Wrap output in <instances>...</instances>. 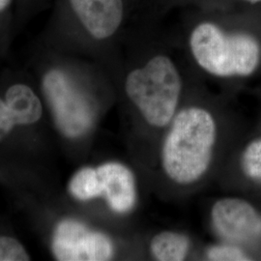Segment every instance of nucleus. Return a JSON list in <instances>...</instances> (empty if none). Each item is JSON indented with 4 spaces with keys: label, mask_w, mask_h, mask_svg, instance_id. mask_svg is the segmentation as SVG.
<instances>
[{
    "label": "nucleus",
    "mask_w": 261,
    "mask_h": 261,
    "mask_svg": "<svg viewBox=\"0 0 261 261\" xmlns=\"http://www.w3.org/2000/svg\"><path fill=\"white\" fill-rule=\"evenodd\" d=\"M217 137L211 112L200 107L177 112L161 147V165L167 177L181 186L203 177L212 163Z\"/></svg>",
    "instance_id": "f257e3e1"
},
{
    "label": "nucleus",
    "mask_w": 261,
    "mask_h": 261,
    "mask_svg": "<svg viewBox=\"0 0 261 261\" xmlns=\"http://www.w3.org/2000/svg\"><path fill=\"white\" fill-rule=\"evenodd\" d=\"M188 45L196 65L216 77L248 76L260 62V44L256 38L226 30L216 19H199L194 23Z\"/></svg>",
    "instance_id": "f03ea898"
},
{
    "label": "nucleus",
    "mask_w": 261,
    "mask_h": 261,
    "mask_svg": "<svg viewBox=\"0 0 261 261\" xmlns=\"http://www.w3.org/2000/svg\"><path fill=\"white\" fill-rule=\"evenodd\" d=\"M183 89L182 76L174 61L155 55L133 69L125 80V92L144 121L164 128L177 113Z\"/></svg>",
    "instance_id": "7ed1b4c3"
},
{
    "label": "nucleus",
    "mask_w": 261,
    "mask_h": 261,
    "mask_svg": "<svg viewBox=\"0 0 261 261\" xmlns=\"http://www.w3.org/2000/svg\"><path fill=\"white\" fill-rule=\"evenodd\" d=\"M68 190L80 201L103 197L109 207L117 214L130 212L138 198L134 172L118 162L79 169L71 178Z\"/></svg>",
    "instance_id": "20e7f679"
},
{
    "label": "nucleus",
    "mask_w": 261,
    "mask_h": 261,
    "mask_svg": "<svg viewBox=\"0 0 261 261\" xmlns=\"http://www.w3.org/2000/svg\"><path fill=\"white\" fill-rule=\"evenodd\" d=\"M43 88L56 125L70 139H79L91 129L94 121L92 105L73 82L59 70L47 72Z\"/></svg>",
    "instance_id": "39448f33"
},
{
    "label": "nucleus",
    "mask_w": 261,
    "mask_h": 261,
    "mask_svg": "<svg viewBox=\"0 0 261 261\" xmlns=\"http://www.w3.org/2000/svg\"><path fill=\"white\" fill-rule=\"evenodd\" d=\"M51 245L57 260H110L114 254L109 236L72 219L57 224Z\"/></svg>",
    "instance_id": "423d86ee"
},
{
    "label": "nucleus",
    "mask_w": 261,
    "mask_h": 261,
    "mask_svg": "<svg viewBox=\"0 0 261 261\" xmlns=\"http://www.w3.org/2000/svg\"><path fill=\"white\" fill-rule=\"evenodd\" d=\"M210 216L215 232L225 242L241 246L261 239V214L242 198L219 199L212 206Z\"/></svg>",
    "instance_id": "0eeeda50"
},
{
    "label": "nucleus",
    "mask_w": 261,
    "mask_h": 261,
    "mask_svg": "<svg viewBox=\"0 0 261 261\" xmlns=\"http://www.w3.org/2000/svg\"><path fill=\"white\" fill-rule=\"evenodd\" d=\"M77 19L97 40L112 37L125 17L124 0H70Z\"/></svg>",
    "instance_id": "6e6552de"
},
{
    "label": "nucleus",
    "mask_w": 261,
    "mask_h": 261,
    "mask_svg": "<svg viewBox=\"0 0 261 261\" xmlns=\"http://www.w3.org/2000/svg\"><path fill=\"white\" fill-rule=\"evenodd\" d=\"M4 101L17 126L34 125L42 118V102L37 94L25 84L10 86Z\"/></svg>",
    "instance_id": "1a4fd4ad"
},
{
    "label": "nucleus",
    "mask_w": 261,
    "mask_h": 261,
    "mask_svg": "<svg viewBox=\"0 0 261 261\" xmlns=\"http://www.w3.org/2000/svg\"><path fill=\"white\" fill-rule=\"evenodd\" d=\"M190 246L191 241L185 234L166 230L151 239L149 249L156 260L181 261L186 258Z\"/></svg>",
    "instance_id": "9d476101"
},
{
    "label": "nucleus",
    "mask_w": 261,
    "mask_h": 261,
    "mask_svg": "<svg viewBox=\"0 0 261 261\" xmlns=\"http://www.w3.org/2000/svg\"><path fill=\"white\" fill-rule=\"evenodd\" d=\"M241 168L247 177L261 181V138L252 141L244 150Z\"/></svg>",
    "instance_id": "9b49d317"
},
{
    "label": "nucleus",
    "mask_w": 261,
    "mask_h": 261,
    "mask_svg": "<svg viewBox=\"0 0 261 261\" xmlns=\"http://www.w3.org/2000/svg\"><path fill=\"white\" fill-rule=\"evenodd\" d=\"M206 256L209 260L213 261L250 260V257L240 246L228 242L209 247L206 251Z\"/></svg>",
    "instance_id": "f8f14e48"
},
{
    "label": "nucleus",
    "mask_w": 261,
    "mask_h": 261,
    "mask_svg": "<svg viewBox=\"0 0 261 261\" xmlns=\"http://www.w3.org/2000/svg\"><path fill=\"white\" fill-rule=\"evenodd\" d=\"M30 259L28 251L19 240L0 235V261H25Z\"/></svg>",
    "instance_id": "ddd939ff"
},
{
    "label": "nucleus",
    "mask_w": 261,
    "mask_h": 261,
    "mask_svg": "<svg viewBox=\"0 0 261 261\" xmlns=\"http://www.w3.org/2000/svg\"><path fill=\"white\" fill-rule=\"evenodd\" d=\"M16 126L5 101L0 99V142L9 136Z\"/></svg>",
    "instance_id": "4468645a"
},
{
    "label": "nucleus",
    "mask_w": 261,
    "mask_h": 261,
    "mask_svg": "<svg viewBox=\"0 0 261 261\" xmlns=\"http://www.w3.org/2000/svg\"><path fill=\"white\" fill-rule=\"evenodd\" d=\"M11 0H0V12L5 9L10 4Z\"/></svg>",
    "instance_id": "2eb2a0df"
},
{
    "label": "nucleus",
    "mask_w": 261,
    "mask_h": 261,
    "mask_svg": "<svg viewBox=\"0 0 261 261\" xmlns=\"http://www.w3.org/2000/svg\"><path fill=\"white\" fill-rule=\"evenodd\" d=\"M245 2H248L250 4H257V3H261V0H242Z\"/></svg>",
    "instance_id": "dca6fc26"
}]
</instances>
